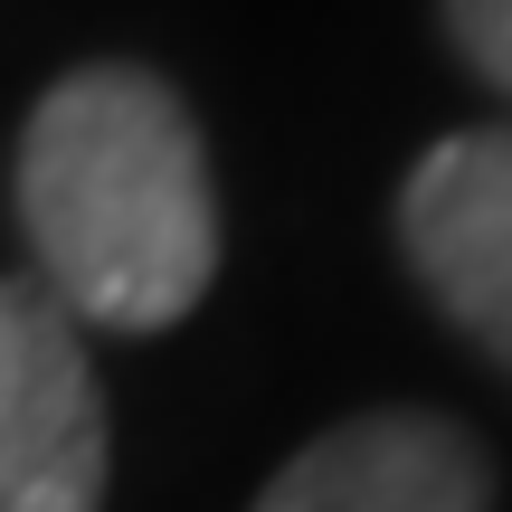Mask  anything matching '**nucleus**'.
Returning a JSON list of instances; mask_svg holds the SVG:
<instances>
[{
  "label": "nucleus",
  "instance_id": "obj_1",
  "mask_svg": "<svg viewBox=\"0 0 512 512\" xmlns=\"http://www.w3.org/2000/svg\"><path fill=\"white\" fill-rule=\"evenodd\" d=\"M19 228L67 323L162 332L219 275V200L190 105L143 67H76L19 133Z\"/></svg>",
  "mask_w": 512,
  "mask_h": 512
},
{
  "label": "nucleus",
  "instance_id": "obj_2",
  "mask_svg": "<svg viewBox=\"0 0 512 512\" xmlns=\"http://www.w3.org/2000/svg\"><path fill=\"white\" fill-rule=\"evenodd\" d=\"M105 503V399L76 323L38 285L0 275V512Z\"/></svg>",
  "mask_w": 512,
  "mask_h": 512
},
{
  "label": "nucleus",
  "instance_id": "obj_3",
  "mask_svg": "<svg viewBox=\"0 0 512 512\" xmlns=\"http://www.w3.org/2000/svg\"><path fill=\"white\" fill-rule=\"evenodd\" d=\"M399 238L446 323L512 370V124L446 133L399 190Z\"/></svg>",
  "mask_w": 512,
  "mask_h": 512
},
{
  "label": "nucleus",
  "instance_id": "obj_4",
  "mask_svg": "<svg viewBox=\"0 0 512 512\" xmlns=\"http://www.w3.org/2000/svg\"><path fill=\"white\" fill-rule=\"evenodd\" d=\"M484 503H494L484 446L427 408L342 418L256 494V512H484Z\"/></svg>",
  "mask_w": 512,
  "mask_h": 512
},
{
  "label": "nucleus",
  "instance_id": "obj_5",
  "mask_svg": "<svg viewBox=\"0 0 512 512\" xmlns=\"http://www.w3.org/2000/svg\"><path fill=\"white\" fill-rule=\"evenodd\" d=\"M446 29H456V48L475 57V76H494L512 95V0H446Z\"/></svg>",
  "mask_w": 512,
  "mask_h": 512
}]
</instances>
